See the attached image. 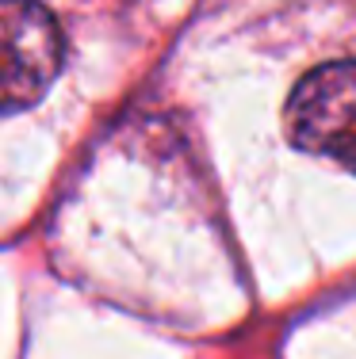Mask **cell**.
I'll return each instance as SVG.
<instances>
[{"label": "cell", "mask_w": 356, "mask_h": 359, "mask_svg": "<svg viewBox=\"0 0 356 359\" xmlns=\"http://www.w3.org/2000/svg\"><path fill=\"white\" fill-rule=\"evenodd\" d=\"M65 65V35L39 0H0V111L39 104Z\"/></svg>", "instance_id": "6da1fadb"}, {"label": "cell", "mask_w": 356, "mask_h": 359, "mask_svg": "<svg viewBox=\"0 0 356 359\" xmlns=\"http://www.w3.org/2000/svg\"><path fill=\"white\" fill-rule=\"evenodd\" d=\"M287 138L356 172V62L318 65L287 96Z\"/></svg>", "instance_id": "7a4b0ae2"}]
</instances>
